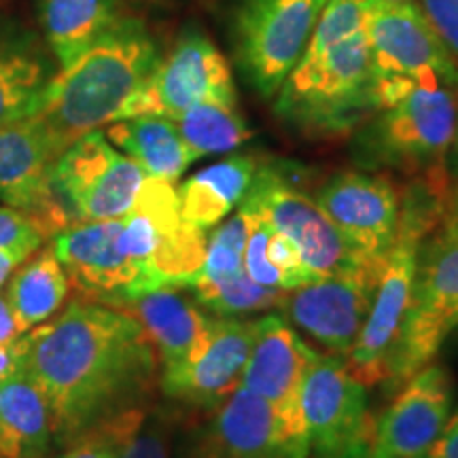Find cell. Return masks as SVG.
Returning a JSON list of instances; mask_svg holds the SVG:
<instances>
[{
    "mask_svg": "<svg viewBox=\"0 0 458 458\" xmlns=\"http://www.w3.org/2000/svg\"><path fill=\"white\" fill-rule=\"evenodd\" d=\"M24 337L26 374L49 399L62 448L147 405L157 386L156 348L119 308L81 297Z\"/></svg>",
    "mask_w": 458,
    "mask_h": 458,
    "instance_id": "obj_1",
    "label": "cell"
},
{
    "mask_svg": "<svg viewBox=\"0 0 458 458\" xmlns=\"http://www.w3.org/2000/svg\"><path fill=\"white\" fill-rule=\"evenodd\" d=\"M159 57L162 51L145 21L125 15L79 60L60 68L34 113L57 157L74 140L114 122Z\"/></svg>",
    "mask_w": 458,
    "mask_h": 458,
    "instance_id": "obj_2",
    "label": "cell"
},
{
    "mask_svg": "<svg viewBox=\"0 0 458 458\" xmlns=\"http://www.w3.org/2000/svg\"><path fill=\"white\" fill-rule=\"evenodd\" d=\"M377 85L363 28L320 54L301 55L278 89L274 114L306 139L351 134L380 108Z\"/></svg>",
    "mask_w": 458,
    "mask_h": 458,
    "instance_id": "obj_3",
    "label": "cell"
},
{
    "mask_svg": "<svg viewBox=\"0 0 458 458\" xmlns=\"http://www.w3.org/2000/svg\"><path fill=\"white\" fill-rule=\"evenodd\" d=\"M450 196L452 179L448 172L411 176L408 185L401 189L399 221L393 246L382 266L369 317L346 359V368L365 386L385 382L388 352L408 310L418 253L425 238L448 215Z\"/></svg>",
    "mask_w": 458,
    "mask_h": 458,
    "instance_id": "obj_4",
    "label": "cell"
},
{
    "mask_svg": "<svg viewBox=\"0 0 458 458\" xmlns=\"http://www.w3.org/2000/svg\"><path fill=\"white\" fill-rule=\"evenodd\" d=\"M458 114V85L427 79L376 111L352 131L351 156L360 170L431 176L445 170Z\"/></svg>",
    "mask_w": 458,
    "mask_h": 458,
    "instance_id": "obj_5",
    "label": "cell"
},
{
    "mask_svg": "<svg viewBox=\"0 0 458 458\" xmlns=\"http://www.w3.org/2000/svg\"><path fill=\"white\" fill-rule=\"evenodd\" d=\"M458 329V219L448 215L425 238L408 310L386 359V391H397L425 365L433 363Z\"/></svg>",
    "mask_w": 458,
    "mask_h": 458,
    "instance_id": "obj_6",
    "label": "cell"
},
{
    "mask_svg": "<svg viewBox=\"0 0 458 458\" xmlns=\"http://www.w3.org/2000/svg\"><path fill=\"white\" fill-rule=\"evenodd\" d=\"M240 206L261 215L274 229L284 233L318 278L376 263L363 259L337 232L317 198L301 187L295 164L267 162L257 165L255 179Z\"/></svg>",
    "mask_w": 458,
    "mask_h": 458,
    "instance_id": "obj_7",
    "label": "cell"
},
{
    "mask_svg": "<svg viewBox=\"0 0 458 458\" xmlns=\"http://www.w3.org/2000/svg\"><path fill=\"white\" fill-rule=\"evenodd\" d=\"M327 0H238L229 20L233 60L246 83L274 98L310 43Z\"/></svg>",
    "mask_w": 458,
    "mask_h": 458,
    "instance_id": "obj_8",
    "label": "cell"
},
{
    "mask_svg": "<svg viewBox=\"0 0 458 458\" xmlns=\"http://www.w3.org/2000/svg\"><path fill=\"white\" fill-rule=\"evenodd\" d=\"M208 233L182 221L174 182L147 179L139 198L122 216L119 244L140 267L147 291L187 289L204 261Z\"/></svg>",
    "mask_w": 458,
    "mask_h": 458,
    "instance_id": "obj_9",
    "label": "cell"
},
{
    "mask_svg": "<svg viewBox=\"0 0 458 458\" xmlns=\"http://www.w3.org/2000/svg\"><path fill=\"white\" fill-rule=\"evenodd\" d=\"M147 174L102 130L74 140L51 168V185L72 223L122 219L139 198Z\"/></svg>",
    "mask_w": 458,
    "mask_h": 458,
    "instance_id": "obj_10",
    "label": "cell"
},
{
    "mask_svg": "<svg viewBox=\"0 0 458 458\" xmlns=\"http://www.w3.org/2000/svg\"><path fill=\"white\" fill-rule=\"evenodd\" d=\"M301 416L308 458H357L374 439L368 386L331 354H318L303 376Z\"/></svg>",
    "mask_w": 458,
    "mask_h": 458,
    "instance_id": "obj_11",
    "label": "cell"
},
{
    "mask_svg": "<svg viewBox=\"0 0 458 458\" xmlns=\"http://www.w3.org/2000/svg\"><path fill=\"white\" fill-rule=\"evenodd\" d=\"M204 100L238 102L236 81L221 49L202 30L189 26L168 54H162L156 71L125 102L117 119L139 114L174 119Z\"/></svg>",
    "mask_w": 458,
    "mask_h": 458,
    "instance_id": "obj_12",
    "label": "cell"
},
{
    "mask_svg": "<svg viewBox=\"0 0 458 458\" xmlns=\"http://www.w3.org/2000/svg\"><path fill=\"white\" fill-rule=\"evenodd\" d=\"M363 28L380 79H444L458 85V57L448 49L420 4L360 0Z\"/></svg>",
    "mask_w": 458,
    "mask_h": 458,
    "instance_id": "obj_13",
    "label": "cell"
},
{
    "mask_svg": "<svg viewBox=\"0 0 458 458\" xmlns=\"http://www.w3.org/2000/svg\"><path fill=\"white\" fill-rule=\"evenodd\" d=\"M385 263L334 274L300 289L286 291L284 318L331 357L348 359L369 317Z\"/></svg>",
    "mask_w": 458,
    "mask_h": 458,
    "instance_id": "obj_14",
    "label": "cell"
},
{
    "mask_svg": "<svg viewBox=\"0 0 458 458\" xmlns=\"http://www.w3.org/2000/svg\"><path fill=\"white\" fill-rule=\"evenodd\" d=\"M179 458H308L267 401L238 385L189 431Z\"/></svg>",
    "mask_w": 458,
    "mask_h": 458,
    "instance_id": "obj_15",
    "label": "cell"
},
{
    "mask_svg": "<svg viewBox=\"0 0 458 458\" xmlns=\"http://www.w3.org/2000/svg\"><path fill=\"white\" fill-rule=\"evenodd\" d=\"M314 198L363 259L385 263L397 232L401 204L399 187L386 172H337L318 187Z\"/></svg>",
    "mask_w": 458,
    "mask_h": 458,
    "instance_id": "obj_16",
    "label": "cell"
},
{
    "mask_svg": "<svg viewBox=\"0 0 458 458\" xmlns=\"http://www.w3.org/2000/svg\"><path fill=\"white\" fill-rule=\"evenodd\" d=\"M318 354L284 317L267 314L259 318L253 348L240 377V385L272 405L286 433L306 450L301 385L308 368Z\"/></svg>",
    "mask_w": 458,
    "mask_h": 458,
    "instance_id": "obj_17",
    "label": "cell"
},
{
    "mask_svg": "<svg viewBox=\"0 0 458 458\" xmlns=\"http://www.w3.org/2000/svg\"><path fill=\"white\" fill-rule=\"evenodd\" d=\"M259 318L215 317L204 340L179 368L162 371L159 388L187 408L208 411L240 385Z\"/></svg>",
    "mask_w": 458,
    "mask_h": 458,
    "instance_id": "obj_18",
    "label": "cell"
},
{
    "mask_svg": "<svg viewBox=\"0 0 458 458\" xmlns=\"http://www.w3.org/2000/svg\"><path fill=\"white\" fill-rule=\"evenodd\" d=\"M122 219L72 223L54 236V253L68 283L85 300L117 306L147 291L140 267L119 244Z\"/></svg>",
    "mask_w": 458,
    "mask_h": 458,
    "instance_id": "obj_19",
    "label": "cell"
},
{
    "mask_svg": "<svg viewBox=\"0 0 458 458\" xmlns=\"http://www.w3.org/2000/svg\"><path fill=\"white\" fill-rule=\"evenodd\" d=\"M55 159L47 131L34 114L0 123V204L34 215L54 236L72 225L51 185Z\"/></svg>",
    "mask_w": 458,
    "mask_h": 458,
    "instance_id": "obj_20",
    "label": "cell"
},
{
    "mask_svg": "<svg viewBox=\"0 0 458 458\" xmlns=\"http://www.w3.org/2000/svg\"><path fill=\"white\" fill-rule=\"evenodd\" d=\"M454 388L448 369L428 363L399 388L376 418L371 450L391 458H420L433 448L452 418Z\"/></svg>",
    "mask_w": 458,
    "mask_h": 458,
    "instance_id": "obj_21",
    "label": "cell"
},
{
    "mask_svg": "<svg viewBox=\"0 0 458 458\" xmlns=\"http://www.w3.org/2000/svg\"><path fill=\"white\" fill-rule=\"evenodd\" d=\"M57 71L41 34L13 15L0 13V123L37 113Z\"/></svg>",
    "mask_w": 458,
    "mask_h": 458,
    "instance_id": "obj_22",
    "label": "cell"
},
{
    "mask_svg": "<svg viewBox=\"0 0 458 458\" xmlns=\"http://www.w3.org/2000/svg\"><path fill=\"white\" fill-rule=\"evenodd\" d=\"M182 291L179 286H159L113 306L139 320L156 348L162 371L179 368L204 340L215 318Z\"/></svg>",
    "mask_w": 458,
    "mask_h": 458,
    "instance_id": "obj_23",
    "label": "cell"
},
{
    "mask_svg": "<svg viewBox=\"0 0 458 458\" xmlns=\"http://www.w3.org/2000/svg\"><path fill=\"white\" fill-rule=\"evenodd\" d=\"M55 422L49 399L26 371L0 385V458H49Z\"/></svg>",
    "mask_w": 458,
    "mask_h": 458,
    "instance_id": "obj_24",
    "label": "cell"
},
{
    "mask_svg": "<svg viewBox=\"0 0 458 458\" xmlns=\"http://www.w3.org/2000/svg\"><path fill=\"white\" fill-rule=\"evenodd\" d=\"M123 17V0H38L43 38L57 68L71 66Z\"/></svg>",
    "mask_w": 458,
    "mask_h": 458,
    "instance_id": "obj_25",
    "label": "cell"
},
{
    "mask_svg": "<svg viewBox=\"0 0 458 458\" xmlns=\"http://www.w3.org/2000/svg\"><path fill=\"white\" fill-rule=\"evenodd\" d=\"M259 162L253 156H232L196 172L176 189L182 221L208 233L240 206Z\"/></svg>",
    "mask_w": 458,
    "mask_h": 458,
    "instance_id": "obj_26",
    "label": "cell"
},
{
    "mask_svg": "<svg viewBox=\"0 0 458 458\" xmlns=\"http://www.w3.org/2000/svg\"><path fill=\"white\" fill-rule=\"evenodd\" d=\"M106 139L130 159H134L147 179L176 182L191 165L179 128L170 117L139 114L117 119L106 128Z\"/></svg>",
    "mask_w": 458,
    "mask_h": 458,
    "instance_id": "obj_27",
    "label": "cell"
},
{
    "mask_svg": "<svg viewBox=\"0 0 458 458\" xmlns=\"http://www.w3.org/2000/svg\"><path fill=\"white\" fill-rule=\"evenodd\" d=\"M68 289V276L57 261L54 246H45L37 255H30L21 263L20 270L7 280V297L20 334L38 327L54 318L64 306Z\"/></svg>",
    "mask_w": 458,
    "mask_h": 458,
    "instance_id": "obj_28",
    "label": "cell"
},
{
    "mask_svg": "<svg viewBox=\"0 0 458 458\" xmlns=\"http://www.w3.org/2000/svg\"><path fill=\"white\" fill-rule=\"evenodd\" d=\"M249 219L244 270L255 283L270 289L293 291L320 280L301 259L300 249L284 233L274 229L261 215L240 206Z\"/></svg>",
    "mask_w": 458,
    "mask_h": 458,
    "instance_id": "obj_29",
    "label": "cell"
},
{
    "mask_svg": "<svg viewBox=\"0 0 458 458\" xmlns=\"http://www.w3.org/2000/svg\"><path fill=\"white\" fill-rule=\"evenodd\" d=\"M172 122L179 128L189 159L236 151L253 136L246 119L238 111V102L204 100L176 114Z\"/></svg>",
    "mask_w": 458,
    "mask_h": 458,
    "instance_id": "obj_30",
    "label": "cell"
},
{
    "mask_svg": "<svg viewBox=\"0 0 458 458\" xmlns=\"http://www.w3.org/2000/svg\"><path fill=\"white\" fill-rule=\"evenodd\" d=\"M102 427L113 439V458H174L170 418L153 405L123 411Z\"/></svg>",
    "mask_w": 458,
    "mask_h": 458,
    "instance_id": "obj_31",
    "label": "cell"
},
{
    "mask_svg": "<svg viewBox=\"0 0 458 458\" xmlns=\"http://www.w3.org/2000/svg\"><path fill=\"white\" fill-rule=\"evenodd\" d=\"M189 291L193 293V300L215 317H246L255 312L280 310L286 297V291L255 283L246 270L219 283L202 284Z\"/></svg>",
    "mask_w": 458,
    "mask_h": 458,
    "instance_id": "obj_32",
    "label": "cell"
},
{
    "mask_svg": "<svg viewBox=\"0 0 458 458\" xmlns=\"http://www.w3.org/2000/svg\"><path fill=\"white\" fill-rule=\"evenodd\" d=\"M246 238H249V219L238 208V213L227 216L225 221L208 232L204 261L196 276L189 280L187 289L219 283V280L242 272Z\"/></svg>",
    "mask_w": 458,
    "mask_h": 458,
    "instance_id": "obj_33",
    "label": "cell"
},
{
    "mask_svg": "<svg viewBox=\"0 0 458 458\" xmlns=\"http://www.w3.org/2000/svg\"><path fill=\"white\" fill-rule=\"evenodd\" d=\"M47 238H54L47 225L26 210L0 204V249L15 244L41 246Z\"/></svg>",
    "mask_w": 458,
    "mask_h": 458,
    "instance_id": "obj_34",
    "label": "cell"
},
{
    "mask_svg": "<svg viewBox=\"0 0 458 458\" xmlns=\"http://www.w3.org/2000/svg\"><path fill=\"white\" fill-rule=\"evenodd\" d=\"M435 32L458 57V0H418Z\"/></svg>",
    "mask_w": 458,
    "mask_h": 458,
    "instance_id": "obj_35",
    "label": "cell"
},
{
    "mask_svg": "<svg viewBox=\"0 0 458 458\" xmlns=\"http://www.w3.org/2000/svg\"><path fill=\"white\" fill-rule=\"evenodd\" d=\"M55 458H113V439L105 427H98Z\"/></svg>",
    "mask_w": 458,
    "mask_h": 458,
    "instance_id": "obj_36",
    "label": "cell"
},
{
    "mask_svg": "<svg viewBox=\"0 0 458 458\" xmlns=\"http://www.w3.org/2000/svg\"><path fill=\"white\" fill-rule=\"evenodd\" d=\"M26 371V337L0 344V385Z\"/></svg>",
    "mask_w": 458,
    "mask_h": 458,
    "instance_id": "obj_37",
    "label": "cell"
},
{
    "mask_svg": "<svg viewBox=\"0 0 458 458\" xmlns=\"http://www.w3.org/2000/svg\"><path fill=\"white\" fill-rule=\"evenodd\" d=\"M37 249H41V246L15 244V246H7V249H0V286L7 284V280L13 276L17 267H20Z\"/></svg>",
    "mask_w": 458,
    "mask_h": 458,
    "instance_id": "obj_38",
    "label": "cell"
},
{
    "mask_svg": "<svg viewBox=\"0 0 458 458\" xmlns=\"http://www.w3.org/2000/svg\"><path fill=\"white\" fill-rule=\"evenodd\" d=\"M427 458H458V420L450 418L448 427L439 435L433 448L427 452Z\"/></svg>",
    "mask_w": 458,
    "mask_h": 458,
    "instance_id": "obj_39",
    "label": "cell"
},
{
    "mask_svg": "<svg viewBox=\"0 0 458 458\" xmlns=\"http://www.w3.org/2000/svg\"><path fill=\"white\" fill-rule=\"evenodd\" d=\"M20 335L24 334H20V329H17L15 317L13 312H11L7 297H4V293H0V344L15 340V337Z\"/></svg>",
    "mask_w": 458,
    "mask_h": 458,
    "instance_id": "obj_40",
    "label": "cell"
},
{
    "mask_svg": "<svg viewBox=\"0 0 458 458\" xmlns=\"http://www.w3.org/2000/svg\"><path fill=\"white\" fill-rule=\"evenodd\" d=\"M445 170H448L450 179L458 185V114H456V125H454V134H452L448 156H445Z\"/></svg>",
    "mask_w": 458,
    "mask_h": 458,
    "instance_id": "obj_41",
    "label": "cell"
},
{
    "mask_svg": "<svg viewBox=\"0 0 458 458\" xmlns=\"http://www.w3.org/2000/svg\"><path fill=\"white\" fill-rule=\"evenodd\" d=\"M450 208H452V213H454V215H456V219H458V185H456V182H454V185H452Z\"/></svg>",
    "mask_w": 458,
    "mask_h": 458,
    "instance_id": "obj_42",
    "label": "cell"
},
{
    "mask_svg": "<svg viewBox=\"0 0 458 458\" xmlns=\"http://www.w3.org/2000/svg\"><path fill=\"white\" fill-rule=\"evenodd\" d=\"M357 458H391V456H385V454H377V452H374L371 450V445H369V450H365L363 454H359ZM420 458H427V456H420Z\"/></svg>",
    "mask_w": 458,
    "mask_h": 458,
    "instance_id": "obj_43",
    "label": "cell"
},
{
    "mask_svg": "<svg viewBox=\"0 0 458 458\" xmlns=\"http://www.w3.org/2000/svg\"><path fill=\"white\" fill-rule=\"evenodd\" d=\"M391 3H411V0H391Z\"/></svg>",
    "mask_w": 458,
    "mask_h": 458,
    "instance_id": "obj_44",
    "label": "cell"
},
{
    "mask_svg": "<svg viewBox=\"0 0 458 458\" xmlns=\"http://www.w3.org/2000/svg\"><path fill=\"white\" fill-rule=\"evenodd\" d=\"M452 418H456V420H458V411H456V414H454V416H452Z\"/></svg>",
    "mask_w": 458,
    "mask_h": 458,
    "instance_id": "obj_45",
    "label": "cell"
}]
</instances>
